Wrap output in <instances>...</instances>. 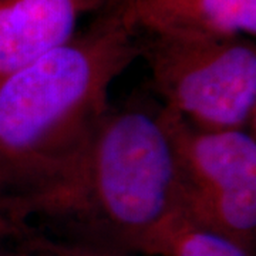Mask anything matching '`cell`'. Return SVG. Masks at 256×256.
Here are the masks:
<instances>
[{
    "mask_svg": "<svg viewBox=\"0 0 256 256\" xmlns=\"http://www.w3.org/2000/svg\"><path fill=\"white\" fill-rule=\"evenodd\" d=\"M174 150L161 104L110 107L68 164L10 202L2 218L24 235L108 256L146 255L178 215Z\"/></svg>",
    "mask_w": 256,
    "mask_h": 256,
    "instance_id": "obj_1",
    "label": "cell"
},
{
    "mask_svg": "<svg viewBox=\"0 0 256 256\" xmlns=\"http://www.w3.org/2000/svg\"><path fill=\"white\" fill-rule=\"evenodd\" d=\"M137 57L138 34L108 0L70 40L0 82V218L80 152Z\"/></svg>",
    "mask_w": 256,
    "mask_h": 256,
    "instance_id": "obj_2",
    "label": "cell"
},
{
    "mask_svg": "<svg viewBox=\"0 0 256 256\" xmlns=\"http://www.w3.org/2000/svg\"><path fill=\"white\" fill-rule=\"evenodd\" d=\"M161 107L204 130L255 131L254 38L138 36Z\"/></svg>",
    "mask_w": 256,
    "mask_h": 256,
    "instance_id": "obj_3",
    "label": "cell"
},
{
    "mask_svg": "<svg viewBox=\"0 0 256 256\" xmlns=\"http://www.w3.org/2000/svg\"><path fill=\"white\" fill-rule=\"evenodd\" d=\"M161 111L174 150L178 214L255 254V131L204 130Z\"/></svg>",
    "mask_w": 256,
    "mask_h": 256,
    "instance_id": "obj_4",
    "label": "cell"
},
{
    "mask_svg": "<svg viewBox=\"0 0 256 256\" xmlns=\"http://www.w3.org/2000/svg\"><path fill=\"white\" fill-rule=\"evenodd\" d=\"M108 0H0V82L66 43Z\"/></svg>",
    "mask_w": 256,
    "mask_h": 256,
    "instance_id": "obj_5",
    "label": "cell"
},
{
    "mask_svg": "<svg viewBox=\"0 0 256 256\" xmlns=\"http://www.w3.org/2000/svg\"><path fill=\"white\" fill-rule=\"evenodd\" d=\"M138 36L232 38L256 34V0H117Z\"/></svg>",
    "mask_w": 256,
    "mask_h": 256,
    "instance_id": "obj_6",
    "label": "cell"
},
{
    "mask_svg": "<svg viewBox=\"0 0 256 256\" xmlns=\"http://www.w3.org/2000/svg\"><path fill=\"white\" fill-rule=\"evenodd\" d=\"M148 256H254L252 252L178 214L156 236Z\"/></svg>",
    "mask_w": 256,
    "mask_h": 256,
    "instance_id": "obj_7",
    "label": "cell"
},
{
    "mask_svg": "<svg viewBox=\"0 0 256 256\" xmlns=\"http://www.w3.org/2000/svg\"><path fill=\"white\" fill-rule=\"evenodd\" d=\"M33 242L36 248V256H108L98 254V252L87 250L82 248L58 244V242L42 238V236H33Z\"/></svg>",
    "mask_w": 256,
    "mask_h": 256,
    "instance_id": "obj_8",
    "label": "cell"
},
{
    "mask_svg": "<svg viewBox=\"0 0 256 256\" xmlns=\"http://www.w3.org/2000/svg\"><path fill=\"white\" fill-rule=\"evenodd\" d=\"M0 256H36V248L30 236L0 238Z\"/></svg>",
    "mask_w": 256,
    "mask_h": 256,
    "instance_id": "obj_9",
    "label": "cell"
},
{
    "mask_svg": "<svg viewBox=\"0 0 256 256\" xmlns=\"http://www.w3.org/2000/svg\"><path fill=\"white\" fill-rule=\"evenodd\" d=\"M4 236H10V229L3 220H0V238H4Z\"/></svg>",
    "mask_w": 256,
    "mask_h": 256,
    "instance_id": "obj_10",
    "label": "cell"
}]
</instances>
